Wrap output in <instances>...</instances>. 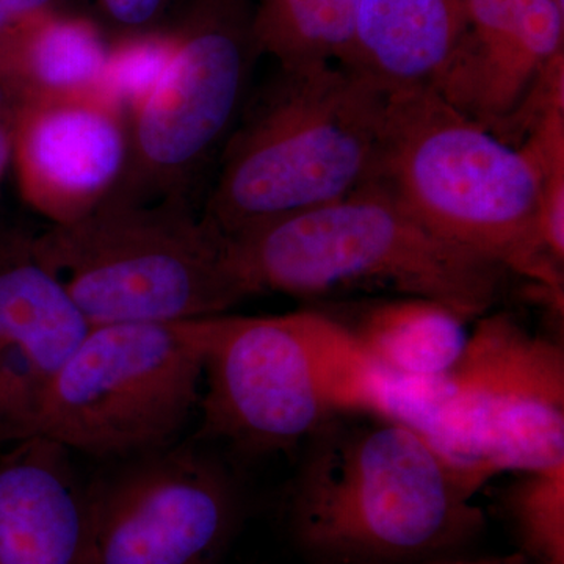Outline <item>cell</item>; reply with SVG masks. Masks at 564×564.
Returning a JSON list of instances; mask_svg holds the SVG:
<instances>
[{"instance_id": "5", "label": "cell", "mask_w": 564, "mask_h": 564, "mask_svg": "<svg viewBox=\"0 0 564 564\" xmlns=\"http://www.w3.org/2000/svg\"><path fill=\"white\" fill-rule=\"evenodd\" d=\"M199 441L245 456L306 443L344 414H381L383 373L350 333L318 311L199 318Z\"/></svg>"}, {"instance_id": "9", "label": "cell", "mask_w": 564, "mask_h": 564, "mask_svg": "<svg viewBox=\"0 0 564 564\" xmlns=\"http://www.w3.org/2000/svg\"><path fill=\"white\" fill-rule=\"evenodd\" d=\"M173 32L172 61L128 117V165L110 196L191 202L247 102L261 54L251 0H192Z\"/></svg>"}, {"instance_id": "7", "label": "cell", "mask_w": 564, "mask_h": 564, "mask_svg": "<svg viewBox=\"0 0 564 564\" xmlns=\"http://www.w3.org/2000/svg\"><path fill=\"white\" fill-rule=\"evenodd\" d=\"M33 245L90 326L196 321L247 299L228 239L187 199L109 196Z\"/></svg>"}, {"instance_id": "6", "label": "cell", "mask_w": 564, "mask_h": 564, "mask_svg": "<svg viewBox=\"0 0 564 564\" xmlns=\"http://www.w3.org/2000/svg\"><path fill=\"white\" fill-rule=\"evenodd\" d=\"M381 414L419 430L481 488L502 473L564 463L563 345L511 315L485 314L447 372L383 373Z\"/></svg>"}, {"instance_id": "20", "label": "cell", "mask_w": 564, "mask_h": 564, "mask_svg": "<svg viewBox=\"0 0 564 564\" xmlns=\"http://www.w3.org/2000/svg\"><path fill=\"white\" fill-rule=\"evenodd\" d=\"M174 47L173 31L122 35L109 47L99 93L129 117L161 80Z\"/></svg>"}, {"instance_id": "10", "label": "cell", "mask_w": 564, "mask_h": 564, "mask_svg": "<svg viewBox=\"0 0 564 564\" xmlns=\"http://www.w3.org/2000/svg\"><path fill=\"white\" fill-rule=\"evenodd\" d=\"M91 502L95 564H221L243 519L231 470L196 445L129 459Z\"/></svg>"}, {"instance_id": "22", "label": "cell", "mask_w": 564, "mask_h": 564, "mask_svg": "<svg viewBox=\"0 0 564 564\" xmlns=\"http://www.w3.org/2000/svg\"><path fill=\"white\" fill-rule=\"evenodd\" d=\"M57 0H0V40L25 22L57 10Z\"/></svg>"}, {"instance_id": "4", "label": "cell", "mask_w": 564, "mask_h": 564, "mask_svg": "<svg viewBox=\"0 0 564 564\" xmlns=\"http://www.w3.org/2000/svg\"><path fill=\"white\" fill-rule=\"evenodd\" d=\"M425 228L536 285L563 311V265L540 231L543 163L432 87L392 88L377 182Z\"/></svg>"}, {"instance_id": "23", "label": "cell", "mask_w": 564, "mask_h": 564, "mask_svg": "<svg viewBox=\"0 0 564 564\" xmlns=\"http://www.w3.org/2000/svg\"><path fill=\"white\" fill-rule=\"evenodd\" d=\"M413 564H532L521 552L513 555L481 556V558H463V556H441Z\"/></svg>"}, {"instance_id": "18", "label": "cell", "mask_w": 564, "mask_h": 564, "mask_svg": "<svg viewBox=\"0 0 564 564\" xmlns=\"http://www.w3.org/2000/svg\"><path fill=\"white\" fill-rule=\"evenodd\" d=\"M261 54L281 68L345 63L358 0H251Z\"/></svg>"}, {"instance_id": "12", "label": "cell", "mask_w": 564, "mask_h": 564, "mask_svg": "<svg viewBox=\"0 0 564 564\" xmlns=\"http://www.w3.org/2000/svg\"><path fill=\"white\" fill-rule=\"evenodd\" d=\"M90 328L33 237H0V445L32 436L52 383Z\"/></svg>"}, {"instance_id": "15", "label": "cell", "mask_w": 564, "mask_h": 564, "mask_svg": "<svg viewBox=\"0 0 564 564\" xmlns=\"http://www.w3.org/2000/svg\"><path fill=\"white\" fill-rule=\"evenodd\" d=\"M466 0H358L343 65L388 88L432 87L462 41Z\"/></svg>"}, {"instance_id": "1", "label": "cell", "mask_w": 564, "mask_h": 564, "mask_svg": "<svg viewBox=\"0 0 564 564\" xmlns=\"http://www.w3.org/2000/svg\"><path fill=\"white\" fill-rule=\"evenodd\" d=\"M480 489L408 423L344 414L306 441L285 521L315 564H413L484 532Z\"/></svg>"}, {"instance_id": "24", "label": "cell", "mask_w": 564, "mask_h": 564, "mask_svg": "<svg viewBox=\"0 0 564 564\" xmlns=\"http://www.w3.org/2000/svg\"><path fill=\"white\" fill-rule=\"evenodd\" d=\"M13 161V118L0 120V187Z\"/></svg>"}, {"instance_id": "3", "label": "cell", "mask_w": 564, "mask_h": 564, "mask_svg": "<svg viewBox=\"0 0 564 564\" xmlns=\"http://www.w3.org/2000/svg\"><path fill=\"white\" fill-rule=\"evenodd\" d=\"M226 239L247 296H413L473 323L491 313L510 274L430 231L378 184Z\"/></svg>"}, {"instance_id": "11", "label": "cell", "mask_w": 564, "mask_h": 564, "mask_svg": "<svg viewBox=\"0 0 564 564\" xmlns=\"http://www.w3.org/2000/svg\"><path fill=\"white\" fill-rule=\"evenodd\" d=\"M128 115L102 93L22 104L13 113V166L24 202L52 225L80 220L120 184Z\"/></svg>"}, {"instance_id": "19", "label": "cell", "mask_w": 564, "mask_h": 564, "mask_svg": "<svg viewBox=\"0 0 564 564\" xmlns=\"http://www.w3.org/2000/svg\"><path fill=\"white\" fill-rule=\"evenodd\" d=\"M503 507L530 563L564 564V463L519 473Z\"/></svg>"}, {"instance_id": "8", "label": "cell", "mask_w": 564, "mask_h": 564, "mask_svg": "<svg viewBox=\"0 0 564 564\" xmlns=\"http://www.w3.org/2000/svg\"><path fill=\"white\" fill-rule=\"evenodd\" d=\"M199 318L91 326L52 383L32 436L96 458L172 447L203 392Z\"/></svg>"}, {"instance_id": "25", "label": "cell", "mask_w": 564, "mask_h": 564, "mask_svg": "<svg viewBox=\"0 0 564 564\" xmlns=\"http://www.w3.org/2000/svg\"><path fill=\"white\" fill-rule=\"evenodd\" d=\"M13 104H11L9 95H7L6 90L2 88V85H0V120H6V118H13Z\"/></svg>"}, {"instance_id": "2", "label": "cell", "mask_w": 564, "mask_h": 564, "mask_svg": "<svg viewBox=\"0 0 564 564\" xmlns=\"http://www.w3.org/2000/svg\"><path fill=\"white\" fill-rule=\"evenodd\" d=\"M389 93L343 63L280 66L223 147L204 220L231 237L375 184Z\"/></svg>"}, {"instance_id": "21", "label": "cell", "mask_w": 564, "mask_h": 564, "mask_svg": "<svg viewBox=\"0 0 564 564\" xmlns=\"http://www.w3.org/2000/svg\"><path fill=\"white\" fill-rule=\"evenodd\" d=\"M170 0H96L99 10L113 28L124 33L154 31Z\"/></svg>"}, {"instance_id": "14", "label": "cell", "mask_w": 564, "mask_h": 564, "mask_svg": "<svg viewBox=\"0 0 564 564\" xmlns=\"http://www.w3.org/2000/svg\"><path fill=\"white\" fill-rule=\"evenodd\" d=\"M0 564H95L91 485L47 437L0 455Z\"/></svg>"}, {"instance_id": "13", "label": "cell", "mask_w": 564, "mask_h": 564, "mask_svg": "<svg viewBox=\"0 0 564 564\" xmlns=\"http://www.w3.org/2000/svg\"><path fill=\"white\" fill-rule=\"evenodd\" d=\"M563 41L564 0H466L462 41L433 90L510 143L530 93L564 54Z\"/></svg>"}, {"instance_id": "16", "label": "cell", "mask_w": 564, "mask_h": 564, "mask_svg": "<svg viewBox=\"0 0 564 564\" xmlns=\"http://www.w3.org/2000/svg\"><path fill=\"white\" fill-rule=\"evenodd\" d=\"M322 313L340 323L381 372L400 380L447 372L470 334V322L451 307L413 296H383Z\"/></svg>"}, {"instance_id": "17", "label": "cell", "mask_w": 564, "mask_h": 564, "mask_svg": "<svg viewBox=\"0 0 564 564\" xmlns=\"http://www.w3.org/2000/svg\"><path fill=\"white\" fill-rule=\"evenodd\" d=\"M109 47L95 22L47 11L0 40V85L14 109L98 93Z\"/></svg>"}]
</instances>
